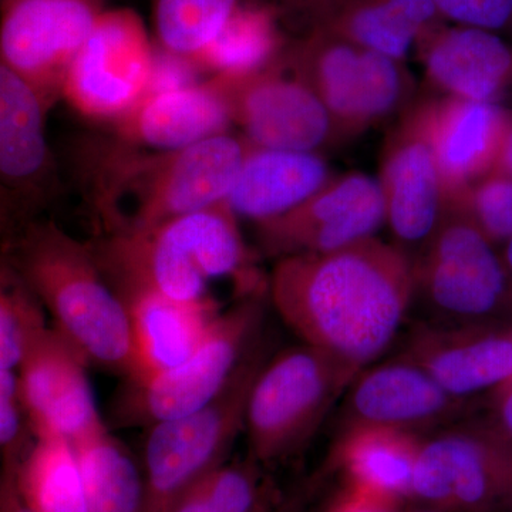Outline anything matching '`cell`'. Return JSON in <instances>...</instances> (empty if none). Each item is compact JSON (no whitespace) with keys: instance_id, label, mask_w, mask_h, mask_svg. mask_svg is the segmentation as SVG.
<instances>
[{"instance_id":"cell-2","label":"cell","mask_w":512,"mask_h":512,"mask_svg":"<svg viewBox=\"0 0 512 512\" xmlns=\"http://www.w3.org/2000/svg\"><path fill=\"white\" fill-rule=\"evenodd\" d=\"M5 254L50 318L89 366L127 379L133 336L127 303L101 268L93 244L52 221L32 218L6 239Z\"/></svg>"},{"instance_id":"cell-14","label":"cell","mask_w":512,"mask_h":512,"mask_svg":"<svg viewBox=\"0 0 512 512\" xmlns=\"http://www.w3.org/2000/svg\"><path fill=\"white\" fill-rule=\"evenodd\" d=\"M100 15L99 0H2L0 56L55 104Z\"/></svg>"},{"instance_id":"cell-43","label":"cell","mask_w":512,"mask_h":512,"mask_svg":"<svg viewBox=\"0 0 512 512\" xmlns=\"http://www.w3.org/2000/svg\"><path fill=\"white\" fill-rule=\"evenodd\" d=\"M494 174L505 175V177L512 178V117L510 124H508L507 131H505L500 153H498Z\"/></svg>"},{"instance_id":"cell-12","label":"cell","mask_w":512,"mask_h":512,"mask_svg":"<svg viewBox=\"0 0 512 512\" xmlns=\"http://www.w3.org/2000/svg\"><path fill=\"white\" fill-rule=\"evenodd\" d=\"M386 222L379 181L362 173L332 177L291 211L258 222L256 239L266 256L323 254L375 237Z\"/></svg>"},{"instance_id":"cell-7","label":"cell","mask_w":512,"mask_h":512,"mask_svg":"<svg viewBox=\"0 0 512 512\" xmlns=\"http://www.w3.org/2000/svg\"><path fill=\"white\" fill-rule=\"evenodd\" d=\"M284 56L286 69L328 110L339 140L392 116L412 94L403 62L326 29L312 28Z\"/></svg>"},{"instance_id":"cell-28","label":"cell","mask_w":512,"mask_h":512,"mask_svg":"<svg viewBox=\"0 0 512 512\" xmlns=\"http://www.w3.org/2000/svg\"><path fill=\"white\" fill-rule=\"evenodd\" d=\"M279 53L281 39L274 12L265 6L238 5L194 62L215 79L235 80L268 69Z\"/></svg>"},{"instance_id":"cell-16","label":"cell","mask_w":512,"mask_h":512,"mask_svg":"<svg viewBox=\"0 0 512 512\" xmlns=\"http://www.w3.org/2000/svg\"><path fill=\"white\" fill-rule=\"evenodd\" d=\"M53 104L0 56V187L29 215L55 200L59 170L47 116Z\"/></svg>"},{"instance_id":"cell-35","label":"cell","mask_w":512,"mask_h":512,"mask_svg":"<svg viewBox=\"0 0 512 512\" xmlns=\"http://www.w3.org/2000/svg\"><path fill=\"white\" fill-rule=\"evenodd\" d=\"M198 66L188 57L156 49L148 94L170 92L197 82Z\"/></svg>"},{"instance_id":"cell-9","label":"cell","mask_w":512,"mask_h":512,"mask_svg":"<svg viewBox=\"0 0 512 512\" xmlns=\"http://www.w3.org/2000/svg\"><path fill=\"white\" fill-rule=\"evenodd\" d=\"M412 501L441 512H505L512 501V440L474 417L424 436Z\"/></svg>"},{"instance_id":"cell-25","label":"cell","mask_w":512,"mask_h":512,"mask_svg":"<svg viewBox=\"0 0 512 512\" xmlns=\"http://www.w3.org/2000/svg\"><path fill=\"white\" fill-rule=\"evenodd\" d=\"M161 225L184 248L208 284L215 279H232L239 299L268 295V281L254 268L238 217L227 202Z\"/></svg>"},{"instance_id":"cell-38","label":"cell","mask_w":512,"mask_h":512,"mask_svg":"<svg viewBox=\"0 0 512 512\" xmlns=\"http://www.w3.org/2000/svg\"><path fill=\"white\" fill-rule=\"evenodd\" d=\"M484 419L512 440V383L488 396L487 416Z\"/></svg>"},{"instance_id":"cell-26","label":"cell","mask_w":512,"mask_h":512,"mask_svg":"<svg viewBox=\"0 0 512 512\" xmlns=\"http://www.w3.org/2000/svg\"><path fill=\"white\" fill-rule=\"evenodd\" d=\"M443 22L431 0H336L313 28L403 62L413 45Z\"/></svg>"},{"instance_id":"cell-19","label":"cell","mask_w":512,"mask_h":512,"mask_svg":"<svg viewBox=\"0 0 512 512\" xmlns=\"http://www.w3.org/2000/svg\"><path fill=\"white\" fill-rule=\"evenodd\" d=\"M420 104L447 202L494 173L512 116L495 103L451 96Z\"/></svg>"},{"instance_id":"cell-3","label":"cell","mask_w":512,"mask_h":512,"mask_svg":"<svg viewBox=\"0 0 512 512\" xmlns=\"http://www.w3.org/2000/svg\"><path fill=\"white\" fill-rule=\"evenodd\" d=\"M249 146L227 131L168 153L106 147L97 154L90 194L101 229H151L225 202Z\"/></svg>"},{"instance_id":"cell-13","label":"cell","mask_w":512,"mask_h":512,"mask_svg":"<svg viewBox=\"0 0 512 512\" xmlns=\"http://www.w3.org/2000/svg\"><path fill=\"white\" fill-rule=\"evenodd\" d=\"M480 403L448 394L436 380L402 355L367 367L353 380L336 420V433L384 427L424 437L473 417Z\"/></svg>"},{"instance_id":"cell-5","label":"cell","mask_w":512,"mask_h":512,"mask_svg":"<svg viewBox=\"0 0 512 512\" xmlns=\"http://www.w3.org/2000/svg\"><path fill=\"white\" fill-rule=\"evenodd\" d=\"M413 299L433 322L453 326L512 323V275L494 242L470 218L446 208L412 261Z\"/></svg>"},{"instance_id":"cell-18","label":"cell","mask_w":512,"mask_h":512,"mask_svg":"<svg viewBox=\"0 0 512 512\" xmlns=\"http://www.w3.org/2000/svg\"><path fill=\"white\" fill-rule=\"evenodd\" d=\"M379 184L394 237L423 247L439 227L446 197L421 104L412 107L387 140Z\"/></svg>"},{"instance_id":"cell-44","label":"cell","mask_w":512,"mask_h":512,"mask_svg":"<svg viewBox=\"0 0 512 512\" xmlns=\"http://www.w3.org/2000/svg\"><path fill=\"white\" fill-rule=\"evenodd\" d=\"M0 396L20 402L18 370L0 367Z\"/></svg>"},{"instance_id":"cell-31","label":"cell","mask_w":512,"mask_h":512,"mask_svg":"<svg viewBox=\"0 0 512 512\" xmlns=\"http://www.w3.org/2000/svg\"><path fill=\"white\" fill-rule=\"evenodd\" d=\"M239 5V0H156V32L161 49L194 60Z\"/></svg>"},{"instance_id":"cell-36","label":"cell","mask_w":512,"mask_h":512,"mask_svg":"<svg viewBox=\"0 0 512 512\" xmlns=\"http://www.w3.org/2000/svg\"><path fill=\"white\" fill-rule=\"evenodd\" d=\"M22 450L9 451L0 471V512H35L23 497L18 481V461Z\"/></svg>"},{"instance_id":"cell-46","label":"cell","mask_w":512,"mask_h":512,"mask_svg":"<svg viewBox=\"0 0 512 512\" xmlns=\"http://www.w3.org/2000/svg\"><path fill=\"white\" fill-rule=\"evenodd\" d=\"M505 512H512V501H511V504L508 505V508H507V510H505Z\"/></svg>"},{"instance_id":"cell-6","label":"cell","mask_w":512,"mask_h":512,"mask_svg":"<svg viewBox=\"0 0 512 512\" xmlns=\"http://www.w3.org/2000/svg\"><path fill=\"white\" fill-rule=\"evenodd\" d=\"M271 355L262 335L211 402L147 427L140 463L146 512H163L190 485L227 463L239 433L245 429L252 384Z\"/></svg>"},{"instance_id":"cell-32","label":"cell","mask_w":512,"mask_h":512,"mask_svg":"<svg viewBox=\"0 0 512 512\" xmlns=\"http://www.w3.org/2000/svg\"><path fill=\"white\" fill-rule=\"evenodd\" d=\"M46 313L25 279L0 252V367L18 370Z\"/></svg>"},{"instance_id":"cell-22","label":"cell","mask_w":512,"mask_h":512,"mask_svg":"<svg viewBox=\"0 0 512 512\" xmlns=\"http://www.w3.org/2000/svg\"><path fill=\"white\" fill-rule=\"evenodd\" d=\"M423 437L384 427H355L336 437L329 467L339 471L350 493L370 503L400 510L412 501V477Z\"/></svg>"},{"instance_id":"cell-21","label":"cell","mask_w":512,"mask_h":512,"mask_svg":"<svg viewBox=\"0 0 512 512\" xmlns=\"http://www.w3.org/2000/svg\"><path fill=\"white\" fill-rule=\"evenodd\" d=\"M417 46L427 77L447 96L494 103L512 82V46L498 33L441 23Z\"/></svg>"},{"instance_id":"cell-10","label":"cell","mask_w":512,"mask_h":512,"mask_svg":"<svg viewBox=\"0 0 512 512\" xmlns=\"http://www.w3.org/2000/svg\"><path fill=\"white\" fill-rule=\"evenodd\" d=\"M156 49L130 9L101 12L60 89L80 116L117 123L147 96Z\"/></svg>"},{"instance_id":"cell-20","label":"cell","mask_w":512,"mask_h":512,"mask_svg":"<svg viewBox=\"0 0 512 512\" xmlns=\"http://www.w3.org/2000/svg\"><path fill=\"white\" fill-rule=\"evenodd\" d=\"M231 123L225 94L212 79L148 94L114 124L120 143L138 150L168 153L227 133Z\"/></svg>"},{"instance_id":"cell-4","label":"cell","mask_w":512,"mask_h":512,"mask_svg":"<svg viewBox=\"0 0 512 512\" xmlns=\"http://www.w3.org/2000/svg\"><path fill=\"white\" fill-rule=\"evenodd\" d=\"M356 377L312 346L272 353L247 404L248 454L266 470L298 457Z\"/></svg>"},{"instance_id":"cell-30","label":"cell","mask_w":512,"mask_h":512,"mask_svg":"<svg viewBox=\"0 0 512 512\" xmlns=\"http://www.w3.org/2000/svg\"><path fill=\"white\" fill-rule=\"evenodd\" d=\"M23 497L35 512H90L73 446L35 439L18 461Z\"/></svg>"},{"instance_id":"cell-42","label":"cell","mask_w":512,"mask_h":512,"mask_svg":"<svg viewBox=\"0 0 512 512\" xmlns=\"http://www.w3.org/2000/svg\"><path fill=\"white\" fill-rule=\"evenodd\" d=\"M309 493L311 487L296 488L292 493L282 494L274 512H311L309 510Z\"/></svg>"},{"instance_id":"cell-27","label":"cell","mask_w":512,"mask_h":512,"mask_svg":"<svg viewBox=\"0 0 512 512\" xmlns=\"http://www.w3.org/2000/svg\"><path fill=\"white\" fill-rule=\"evenodd\" d=\"M73 448L90 512H146L141 464L107 427Z\"/></svg>"},{"instance_id":"cell-1","label":"cell","mask_w":512,"mask_h":512,"mask_svg":"<svg viewBox=\"0 0 512 512\" xmlns=\"http://www.w3.org/2000/svg\"><path fill=\"white\" fill-rule=\"evenodd\" d=\"M268 296L305 345L357 377L392 345L413 302L409 255L375 237L278 259Z\"/></svg>"},{"instance_id":"cell-23","label":"cell","mask_w":512,"mask_h":512,"mask_svg":"<svg viewBox=\"0 0 512 512\" xmlns=\"http://www.w3.org/2000/svg\"><path fill=\"white\" fill-rule=\"evenodd\" d=\"M130 313L133 373L143 379L180 365L195 352L220 315L211 299L181 302L153 292L121 295Z\"/></svg>"},{"instance_id":"cell-45","label":"cell","mask_w":512,"mask_h":512,"mask_svg":"<svg viewBox=\"0 0 512 512\" xmlns=\"http://www.w3.org/2000/svg\"><path fill=\"white\" fill-rule=\"evenodd\" d=\"M500 252L501 255H503V259L505 265H507L508 271H510L512 275V238L504 242L503 251Z\"/></svg>"},{"instance_id":"cell-39","label":"cell","mask_w":512,"mask_h":512,"mask_svg":"<svg viewBox=\"0 0 512 512\" xmlns=\"http://www.w3.org/2000/svg\"><path fill=\"white\" fill-rule=\"evenodd\" d=\"M29 218V212L23 205L0 187V241H6Z\"/></svg>"},{"instance_id":"cell-40","label":"cell","mask_w":512,"mask_h":512,"mask_svg":"<svg viewBox=\"0 0 512 512\" xmlns=\"http://www.w3.org/2000/svg\"><path fill=\"white\" fill-rule=\"evenodd\" d=\"M322 512H441L431 510V508H423L417 511H400V510H386V508L379 507V505L370 503L365 498L359 495L350 493L348 490H342L325 508Z\"/></svg>"},{"instance_id":"cell-34","label":"cell","mask_w":512,"mask_h":512,"mask_svg":"<svg viewBox=\"0 0 512 512\" xmlns=\"http://www.w3.org/2000/svg\"><path fill=\"white\" fill-rule=\"evenodd\" d=\"M443 20L498 33L512 30V0H431Z\"/></svg>"},{"instance_id":"cell-11","label":"cell","mask_w":512,"mask_h":512,"mask_svg":"<svg viewBox=\"0 0 512 512\" xmlns=\"http://www.w3.org/2000/svg\"><path fill=\"white\" fill-rule=\"evenodd\" d=\"M87 367L49 322L36 330L18 367L20 404L35 439L74 446L107 427Z\"/></svg>"},{"instance_id":"cell-33","label":"cell","mask_w":512,"mask_h":512,"mask_svg":"<svg viewBox=\"0 0 512 512\" xmlns=\"http://www.w3.org/2000/svg\"><path fill=\"white\" fill-rule=\"evenodd\" d=\"M470 218L491 241L512 238V178L491 174L446 202Z\"/></svg>"},{"instance_id":"cell-17","label":"cell","mask_w":512,"mask_h":512,"mask_svg":"<svg viewBox=\"0 0 512 512\" xmlns=\"http://www.w3.org/2000/svg\"><path fill=\"white\" fill-rule=\"evenodd\" d=\"M400 355L423 367L457 399L478 402L481 394L512 383V323L453 326L420 320Z\"/></svg>"},{"instance_id":"cell-37","label":"cell","mask_w":512,"mask_h":512,"mask_svg":"<svg viewBox=\"0 0 512 512\" xmlns=\"http://www.w3.org/2000/svg\"><path fill=\"white\" fill-rule=\"evenodd\" d=\"M23 414L19 400L0 396V448L3 453L22 450Z\"/></svg>"},{"instance_id":"cell-24","label":"cell","mask_w":512,"mask_h":512,"mask_svg":"<svg viewBox=\"0 0 512 512\" xmlns=\"http://www.w3.org/2000/svg\"><path fill=\"white\" fill-rule=\"evenodd\" d=\"M330 178L328 165L316 153L251 144L225 202L237 217L258 224L298 207Z\"/></svg>"},{"instance_id":"cell-29","label":"cell","mask_w":512,"mask_h":512,"mask_svg":"<svg viewBox=\"0 0 512 512\" xmlns=\"http://www.w3.org/2000/svg\"><path fill=\"white\" fill-rule=\"evenodd\" d=\"M282 494L269 470L248 454L190 485L163 512H274Z\"/></svg>"},{"instance_id":"cell-15","label":"cell","mask_w":512,"mask_h":512,"mask_svg":"<svg viewBox=\"0 0 512 512\" xmlns=\"http://www.w3.org/2000/svg\"><path fill=\"white\" fill-rule=\"evenodd\" d=\"M225 94L232 123L255 147L308 151L339 140L328 110L316 94L278 62L242 79L212 77Z\"/></svg>"},{"instance_id":"cell-8","label":"cell","mask_w":512,"mask_h":512,"mask_svg":"<svg viewBox=\"0 0 512 512\" xmlns=\"http://www.w3.org/2000/svg\"><path fill=\"white\" fill-rule=\"evenodd\" d=\"M264 299L265 296L242 298L220 313L200 348L180 365L143 379H126L117 402V414L123 424L147 429L211 402L261 338Z\"/></svg>"},{"instance_id":"cell-41","label":"cell","mask_w":512,"mask_h":512,"mask_svg":"<svg viewBox=\"0 0 512 512\" xmlns=\"http://www.w3.org/2000/svg\"><path fill=\"white\" fill-rule=\"evenodd\" d=\"M288 8L302 13L311 23V28L325 16L336 0H282Z\"/></svg>"}]
</instances>
